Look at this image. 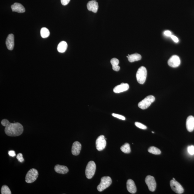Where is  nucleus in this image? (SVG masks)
Here are the masks:
<instances>
[{
	"instance_id": "f257e3e1",
	"label": "nucleus",
	"mask_w": 194,
	"mask_h": 194,
	"mask_svg": "<svg viewBox=\"0 0 194 194\" xmlns=\"http://www.w3.org/2000/svg\"><path fill=\"white\" fill-rule=\"evenodd\" d=\"M1 124L5 126V132L8 136H18L23 134V127L20 123H11L8 120L4 119L1 121Z\"/></svg>"
},
{
	"instance_id": "f03ea898",
	"label": "nucleus",
	"mask_w": 194,
	"mask_h": 194,
	"mask_svg": "<svg viewBox=\"0 0 194 194\" xmlns=\"http://www.w3.org/2000/svg\"><path fill=\"white\" fill-rule=\"evenodd\" d=\"M147 71L145 67L142 66L138 69L136 73L137 80L139 84H143L145 82Z\"/></svg>"
},
{
	"instance_id": "7ed1b4c3",
	"label": "nucleus",
	"mask_w": 194,
	"mask_h": 194,
	"mask_svg": "<svg viewBox=\"0 0 194 194\" xmlns=\"http://www.w3.org/2000/svg\"><path fill=\"white\" fill-rule=\"evenodd\" d=\"M112 183V179L110 177H102L101 179V182L97 187V189L99 192H102L110 186Z\"/></svg>"
},
{
	"instance_id": "20e7f679",
	"label": "nucleus",
	"mask_w": 194,
	"mask_h": 194,
	"mask_svg": "<svg viewBox=\"0 0 194 194\" xmlns=\"http://www.w3.org/2000/svg\"><path fill=\"white\" fill-rule=\"evenodd\" d=\"M96 170V165L94 161H89L85 170V174L87 178L92 179L95 174Z\"/></svg>"
},
{
	"instance_id": "39448f33",
	"label": "nucleus",
	"mask_w": 194,
	"mask_h": 194,
	"mask_svg": "<svg viewBox=\"0 0 194 194\" xmlns=\"http://www.w3.org/2000/svg\"><path fill=\"white\" fill-rule=\"evenodd\" d=\"M39 173L38 170L35 169H32L28 171L25 177V181L28 183H33L38 178Z\"/></svg>"
},
{
	"instance_id": "423d86ee",
	"label": "nucleus",
	"mask_w": 194,
	"mask_h": 194,
	"mask_svg": "<svg viewBox=\"0 0 194 194\" xmlns=\"http://www.w3.org/2000/svg\"><path fill=\"white\" fill-rule=\"evenodd\" d=\"M155 100V98L153 96H148L138 103V107L142 109H146L149 107Z\"/></svg>"
},
{
	"instance_id": "0eeeda50",
	"label": "nucleus",
	"mask_w": 194,
	"mask_h": 194,
	"mask_svg": "<svg viewBox=\"0 0 194 194\" xmlns=\"http://www.w3.org/2000/svg\"><path fill=\"white\" fill-rule=\"evenodd\" d=\"M170 185L171 189L176 193L181 194L184 191L181 185L175 180H171L170 181Z\"/></svg>"
},
{
	"instance_id": "6e6552de",
	"label": "nucleus",
	"mask_w": 194,
	"mask_h": 194,
	"mask_svg": "<svg viewBox=\"0 0 194 194\" xmlns=\"http://www.w3.org/2000/svg\"><path fill=\"white\" fill-rule=\"evenodd\" d=\"M145 181L150 191L154 192L156 187V183L154 177L148 175L146 177Z\"/></svg>"
},
{
	"instance_id": "1a4fd4ad",
	"label": "nucleus",
	"mask_w": 194,
	"mask_h": 194,
	"mask_svg": "<svg viewBox=\"0 0 194 194\" xmlns=\"http://www.w3.org/2000/svg\"><path fill=\"white\" fill-rule=\"evenodd\" d=\"M107 144L105 136L103 135L99 136L96 141V148L98 151H101L105 148Z\"/></svg>"
},
{
	"instance_id": "9d476101",
	"label": "nucleus",
	"mask_w": 194,
	"mask_h": 194,
	"mask_svg": "<svg viewBox=\"0 0 194 194\" xmlns=\"http://www.w3.org/2000/svg\"><path fill=\"white\" fill-rule=\"evenodd\" d=\"M168 63L169 66L173 68H176L179 66L180 64L179 57L177 55H174L169 60Z\"/></svg>"
},
{
	"instance_id": "9b49d317",
	"label": "nucleus",
	"mask_w": 194,
	"mask_h": 194,
	"mask_svg": "<svg viewBox=\"0 0 194 194\" xmlns=\"http://www.w3.org/2000/svg\"><path fill=\"white\" fill-rule=\"evenodd\" d=\"M129 84L122 83L121 85L116 86L114 88L113 92L116 93H119L125 92L129 90Z\"/></svg>"
},
{
	"instance_id": "f8f14e48",
	"label": "nucleus",
	"mask_w": 194,
	"mask_h": 194,
	"mask_svg": "<svg viewBox=\"0 0 194 194\" xmlns=\"http://www.w3.org/2000/svg\"><path fill=\"white\" fill-rule=\"evenodd\" d=\"M7 47L8 50H12L14 47V36L13 34L8 35L6 42Z\"/></svg>"
},
{
	"instance_id": "ddd939ff",
	"label": "nucleus",
	"mask_w": 194,
	"mask_h": 194,
	"mask_svg": "<svg viewBox=\"0 0 194 194\" xmlns=\"http://www.w3.org/2000/svg\"><path fill=\"white\" fill-rule=\"evenodd\" d=\"M82 146L78 141H75L73 143L72 148V154L75 156H77L80 153Z\"/></svg>"
},
{
	"instance_id": "4468645a",
	"label": "nucleus",
	"mask_w": 194,
	"mask_h": 194,
	"mask_svg": "<svg viewBox=\"0 0 194 194\" xmlns=\"http://www.w3.org/2000/svg\"><path fill=\"white\" fill-rule=\"evenodd\" d=\"M87 8L89 11L94 13H97L99 8L98 3L96 1H89L87 4Z\"/></svg>"
},
{
	"instance_id": "2eb2a0df",
	"label": "nucleus",
	"mask_w": 194,
	"mask_h": 194,
	"mask_svg": "<svg viewBox=\"0 0 194 194\" xmlns=\"http://www.w3.org/2000/svg\"><path fill=\"white\" fill-rule=\"evenodd\" d=\"M126 188L128 191L132 194L135 193L137 191V188L134 180L129 179L126 182Z\"/></svg>"
},
{
	"instance_id": "dca6fc26",
	"label": "nucleus",
	"mask_w": 194,
	"mask_h": 194,
	"mask_svg": "<svg viewBox=\"0 0 194 194\" xmlns=\"http://www.w3.org/2000/svg\"><path fill=\"white\" fill-rule=\"evenodd\" d=\"M186 128L189 132H192L194 129V117L190 116L187 119L186 122Z\"/></svg>"
},
{
	"instance_id": "f3484780",
	"label": "nucleus",
	"mask_w": 194,
	"mask_h": 194,
	"mask_svg": "<svg viewBox=\"0 0 194 194\" xmlns=\"http://www.w3.org/2000/svg\"><path fill=\"white\" fill-rule=\"evenodd\" d=\"M13 12L18 13H23L25 12V8L23 5L19 3H15L11 6Z\"/></svg>"
},
{
	"instance_id": "a211bd4d",
	"label": "nucleus",
	"mask_w": 194,
	"mask_h": 194,
	"mask_svg": "<svg viewBox=\"0 0 194 194\" xmlns=\"http://www.w3.org/2000/svg\"><path fill=\"white\" fill-rule=\"evenodd\" d=\"M54 170L56 173L63 174H66L69 171L68 169L67 166L60 165H55Z\"/></svg>"
},
{
	"instance_id": "6ab92c4d",
	"label": "nucleus",
	"mask_w": 194,
	"mask_h": 194,
	"mask_svg": "<svg viewBox=\"0 0 194 194\" xmlns=\"http://www.w3.org/2000/svg\"><path fill=\"white\" fill-rule=\"evenodd\" d=\"M68 45L65 41H62L59 44L57 47V50L60 53H63L67 50Z\"/></svg>"
},
{
	"instance_id": "aec40b11",
	"label": "nucleus",
	"mask_w": 194,
	"mask_h": 194,
	"mask_svg": "<svg viewBox=\"0 0 194 194\" xmlns=\"http://www.w3.org/2000/svg\"><path fill=\"white\" fill-rule=\"evenodd\" d=\"M110 63L112 65L113 70L116 71H118L120 69V67L118 65L119 60L116 58H112L110 60Z\"/></svg>"
},
{
	"instance_id": "412c9836",
	"label": "nucleus",
	"mask_w": 194,
	"mask_h": 194,
	"mask_svg": "<svg viewBox=\"0 0 194 194\" xmlns=\"http://www.w3.org/2000/svg\"><path fill=\"white\" fill-rule=\"evenodd\" d=\"M142 57L141 55L138 53H135L129 55L128 57V60L130 62L137 61L140 60Z\"/></svg>"
},
{
	"instance_id": "4be33fe9",
	"label": "nucleus",
	"mask_w": 194,
	"mask_h": 194,
	"mask_svg": "<svg viewBox=\"0 0 194 194\" xmlns=\"http://www.w3.org/2000/svg\"><path fill=\"white\" fill-rule=\"evenodd\" d=\"M121 151L125 153H131V149L129 143H126L121 147Z\"/></svg>"
},
{
	"instance_id": "5701e85b",
	"label": "nucleus",
	"mask_w": 194,
	"mask_h": 194,
	"mask_svg": "<svg viewBox=\"0 0 194 194\" xmlns=\"http://www.w3.org/2000/svg\"><path fill=\"white\" fill-rule=\"evenodd\" d=\"M50 34L49 31L46 28H43L40 31V34L42 38H46L49 36Z\"/></svg>"
},
{
	"instance_id": "b1692460",
	"label": "nucleus",
	"mask_w": 194,
	"mask_h": 194,
	"mask_svg": "<svg viewBox=\"0 0 194 194\" xmlns=\"http://www.w3.org/2000/svg\"><path fill=\"white\" fill-rule=\"evenodd\" d=\"M148 152L154 155H160L161 153V151L158 148L154 146L150 147L148 149Z\"/></svg>"
},
{
	"instance_id": "393cba45",
	"label": "nucleus",
	"mask_w": 194,
	"mask_h": 194,
	"mask_svg": "<svg viewBox=\"0 0 194 194\" xmlns=\"http://www.w3.org/2000/svg\"><path fill=\"white\" fill-rule=\"evenodd\" d=\"M1 194H11L12 193L9 187L6 185H3L1 187Z\"/></svg>"
},
{
	"instance_id": "a878e982",
	"label": "nucleus",
	"mask_w": 194,
	"mask_h": 194,
	"mask_svg": "<svg viewBox=\"0 0 194 194\" xmlns=\"http://www.w3.org/2000/svg\"><path fill=\"white\" fill-rule=\"evenodd\" d=\"M135 125L138 128L142 129H147V126L144 124H141L140 123L136 122L135 123Z\"/></svg>"
},
{
	"instance_id": "bb28decb",
	"label": "nucleus",
	"mask_w": 194,
	"mask_h": 194,
	"mask_svg": "<svg viewBox=\"0 0 194 194\" xmlns=\"http://www.w3.org/2000/svg\"><path fill=\"white\" fill-rule=\"evenodd\" d=\"M16 158L18 160V161L21 163H23L24 161V158H23V155L21 153H18L17 156Z\"/></svg>"
},
{
	"instance_id": "cd10ccee",
	"label": "nucleus",
	"mask_w": 194,
	"mask_h": 194,
	"mask_svg": "<svg viewBox=\"0 0 194 194\" xmlns=\"http://www.w3.org/2000/svg\"><path fill=\"white\" fill-rule=\"evenodd\" d=\"M188 151L190 155H193L194 154V146L191 145L189 146L188 148Z\"/></svg>"
},
{
	"instance_id": "c85d7f7f",
	"label": "nucleus",
	"mask_w": 194,
	"mask_h": 194,
	"mask_svg": "<svg viewBox=\"0 0 194 194\" xmlns=\"http://www.w3.org/2000/svg\"><path fill=\"white\" fill-rule=\"evenodd\" d=\"M112 116H113L114 117L117 118L119 119L122 120H126L125 117L124 116L115 113H113L112 114Z\"/></svg>"
},
{
	"instance_id": "c756f323",
	"label": "nucleus",
	"mask_w": 194,
	"mask_h": 194,
	"mask_svg": "<svg viewBox=\"0 0 194 194\" xmlns=\"http://www.w3.org/2000/svg\"><path fill=\"white\" fill-rule=\"evenodd\" d=\"M61 3L62 4L63 6H66L68 4L70 1V0H60Z\"/></svg>"
},
{
	"instance_id": "7c9ffc66",
	"label": "nucleus",
	"mask_w": 194,
	"mask_h": 194,
	"mask_svg": "<svg viewBox=\"0 0 194 194\" xmlns=\"http://www.w3.org/2000/svg\"><path fill=\"white\" fill-rule=\"evenodd\" d=\"M8 154L10 156L15 157L16 155V153L13 150H10L8 152Z\"/></svg>"
},
{
	"instance_id": "2f4dec72",
	"label": "nucleus",
	"mask_w": 194,
	"mask_h": 194,
	"mask_svg": "<svg viewBox=\"0 0 194 194\" xmlns=\"http://www.w3.org/2000/svg\"><path fill=\"white\" fill-rule=\"evenodd\" d=\"M164 34L165 36H167L168 37H170L171 35V32L169 31H168V30H166L164 32Z\"/></svg>"
},
{
	"instance_id": "473e14b6",
	"label": "nucleus",
	"mask_w": 194,
	"mask_h": 194,
	"mask_svg": "<svg viewBox=\"0 0 194 194\" xmlns=\"http://www.w3.org/2000/svg\"><path fill=\"white\" fill-rule=\"evenodd\" d=\"M170 37H171V38L172 39L173 41L175 42V43H178L179 41L178 39L176 36L171 35Z\"/></svg>"
},
{
	"instance_id": "72a5a7b5",
	"label": "nucleus",
	"mask_w": 194,
	"mask_h": 194,
	"mask_svg": "<svg viewBox=\"0 0 194 194\" xmlns=\"http://www.w3.org/2000/svg\"><path fill=\"white\" fill-rule=\"evenodd\" d=\"M173 179L174 180H175V179L174 178H173Z\"/></svg>"
},
{
	"instance_id": "f704fd0d",
	"label": "nucleus",
	"mask_w": 194,
	"mask_h": 194,
	"mask_svg": "<svg viewBox=\"0 0 194 194\" xmlns=\"http://www.w3.org/2000/svg\"><path fill=\"white\" fill-rule=\"evenodd\" d=\"M153 133H154V132H152Z\"/></svg>"
}]
</instances>
